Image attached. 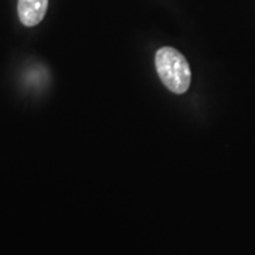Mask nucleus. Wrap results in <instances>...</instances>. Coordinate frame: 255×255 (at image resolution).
Returning a JSON list of instances; mask_svg holds the SVG:
<instances>
[{"instance_id":"1","label":"nucleus","mask_w":255,"mask_h":255,"mask_svg":"<svg viewBox=\"0 0 255 255\" xmlns=\"http://www.w3.org/2000/svg\"><path fill=\"white\" fill-rule=\"evenodd\" d=\"M156 70L163 85L173 94H184L191 82V71L184 55L172 47L156 51Z\"/></svg>"},{"instance_id":"2","label":"nucleus","mask_w":255,"mask_h":255,"mask_svg":"<svg viewBox=\"0 0 255 255\" xmlns=\"http://www.w3.org/2000/svg\"><path fill=\"white\" fill-rule=\"evenodd\" d=\"M47 7L48 0H18V18L26 27H34L44 18Z\"/></svg>"}]
</instances>
